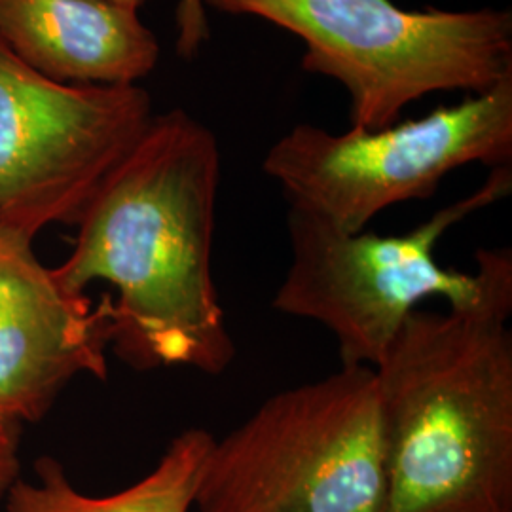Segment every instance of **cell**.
Segmentation results:
<instances>
[{
    "instance_id": "1",
    "label": "cell",
    "mask_w": 512,
    "mask_h": 512,
    "mask_svg": "<svg viewBox=\"0 0 512 512\" xmlns=\"http://www.w3.org/2000/svg\"><path fill=\"white\" fill-rule=\"evenodd\" d=\"M217 135L183 109L158 114L97 188L57 277L76 293L107 281L112 346L141 370L226 372L236 344L213 274Z\"/></svg>"
},
{
    "instance_id": "2",
    "label": "cell",
    "mask_w": 512,
    "mask_h": 512,
    "mask_svg": "<svg viewBox=\"0 0 512 512\" xmlns=\"http://www.w3.org/2000/svg\"><path fill=\"white\" fill-rule=\"evenodd\" d=\"M512 298L416 310L374 366L385 446L382 512L512 503Z\"/></svg>"
},
{
    "instance_id": "3",
    "label": "cell",
    "mask_w": 512,
    "mask_h": 512,
    "mask_svg": "<svg viewBox=\"0 0 512 512\" xmlns=\"http://www.w3.org/2000/svg\"><path fill=\"white\" fill-rule=\"evenodd\" d=\"M511 192L512 165L495 167L475 192L401 236L366 230L348 234L308 211L289 207L291 262L272 306L329 330L342 366L374 368L404 319L420 310L423 300L439 296L450 310H469L512 298L509 247L478 249L473 274L446 270L435 256L440 239L456 224Z\"/></svg>"
},
{
    "instance_id": "4",
    "label": "cell",
    "mask_w": 512,
    "mask_h": 512,
    "mask_svg": "<svg viewBox=\"0 0 512 512\" xmlns=\"http://www.w3.org/2000/svg\"><path fill=\"white\" fill-rule=\"evenodd\" d=\"M304 44L302 69L338 82L351 128L376 131L427 95L490 92L512 78V14L503 8L404 10L391 0H203Z\"/></svg>"
},
{
    "instance_id": "5",
    "label": "cell",
    "mask_w": 512,
    "mask_h": 512,
    "mask_svg": "<svg viewBox=\"0 0 512 512\" xmlns=\"http://www.w3.org/2000/svg\"><path fill=\"white\" fill-rule=\"evenodd\" d=\"M385 446L374 370L340 366L272 395L215 440L198 512H382Z\"/></svg>"
},
{
    "instance_id": "6",
    "label": "cell",
    "mask_w": 512,
    "mask_h": 512,
    "mask_svg": "<svg viewBox=\"0 0 512 512\" xmlns=\"http://www.w3.org/2000/svg\"><path fill=\"white\" fill-rule=\"evenodd\" d=\"M471 164H512V78L376 131L298 124L270 147L262 171L289 207L357 234L397 203L431 198L446 175Z\"/></svg>"
},
{
    "instance_id": "7",
    "label": "cell",
    "mask_w": 512,
    "mask_h": 512,
    "mask_svg": "<svg viewBox=\"0 0 512 512\" xmlns=\"http://www.w3.org/2000/svg\"><path fill=\"white\" fill-rule=\"evenodd\" d=\"M152 118L139 84H61L0 38V220L33 238L76 226Z\"/></svg>"
},
{
    "instance_id": "8",
    "label": "cell",
    "mask_w": 512,
    "mask_h": 512,
    "mask_svg": "<svg viewBox=\"0 0 512 512\" xmlns=\"http://www.w3.org/2000/svg\"><path fill=\"white\" fill-rule=\"evenodd\" d=\"M35 238L0 220V416L42 420L78 376L107 380L110 294L93 304L40 262Z\"/></svg>"
},
{
    "instance_id": "9",
    "label": "cell",
    "mask_w": 512,
    "mask_h": 512,
    "mask_svg": "<svg viewBox=\"0 0 512 512\" xmlns=\"http://www.w3.org/2000/svg\"><path fill=\"white\" fill-rule=\"evenodd\" d=\"M0 38L61 84L133 86L160 61L139 10L110 0H0Z\"/></svg>"
},
{
    "instance_id": "10",
    "label": "cell",
    "mask_w": 512,
    "mask_h": 512,
    "mask_svg": "<svg viewBox=\"0 0 512 512\" xmlns=\"http://www.w3.org/2000/svg\"><path fill=\"white\" fill-rule=\"evenodd\" d=\"M213 435L184 429L165 448L156 467L116 494L86 495L71 484L65 467L50 456L35 463L37 482L18 478L6 494L8 512H188L194 507Z\"/></svg>"
},
{
    "instance_id": "11",
    "label": "cell",
    "mask_w": 512,
    "mask_h": 512,
    "mask_svg": "<svg viewBox=\"0 0 512 512\" xmlns=\"http://www.w3.org/2000/svg\"><path fill=\"white\" fill-rule=\"evenodd\" d=\"M177 54L192 59L209 40V19L203 0H179L177 12Z\"/></svg>"
},
{
    "instance_id": "12",
    "label": "cell",
    "mask_w": 512,
    "mask_h": 512,
    "mask_svg": "<svg viewBox=\"0 0 512 512\" xmlns=\"http://www.w3.org/2000/svg\"><path fill=\"white\" fill-rule=\"evenodd\" d=\"M19 427L18 423L0 416V497L8 494L19 478Z\"/></svg>"
},
{
    "instance_id": "13",
    "label": "cell",
    "mask_w": 512,
    "mask_h": 512,
    "mask_svg": "<svg viewBox=\"0 0 512 512\" xmlns=\"http://www.w3.org/2000/svg\"><path fill=\"white\" fill-rule=\"evenodd\" d=\"M448 512H512V503L509 501H494V499H478L465 503Z\"/></svg>"
},
{
    "instance_id": "14",
    "label": "cell",
    "mask_w": 512,
    "mask_h": 512,
    "mask_svg": "<svg viewBox=\"0 0 512 512\" xmlns=\"http://www.w3.org/2000/svg\"><path fill=\"white\" fill-rule=\"evenodd\" d=\"M110 2H116V4H122V6H128L133 10H141L148 2H154V0H110Z\"/></svg>"
}]
</instances>
